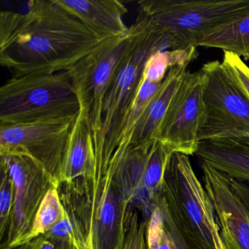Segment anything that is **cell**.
<instances>
[{
    "label": "cell",
    "instance_id": "25",
    "mask_svg": "<svg viewBox=\"0 0 249 249\" xmlns=\"http://www.w3.org/2000/svg\"><path fill=\"white\" fill-rule=\"evenodd\" d=\"M230 181L233 191L243 202L249 215V183L239 181L231 178H230Z\"/></svg>",
    "mask_w": 249,
    "mask_h": 249
},
{
    "label": "cell",
    "instance_id": "21",
    "mask_svg": "<svg viewBox=\"0 0 249 249\" xmlns=\"http://www.w3.org/2000/svg\"><path fill=\"white\" fill-rule=\"evenodd\" d=\"M139 211L131 205L126 215V230L122 249H147V221L141 219Z\"/></svg>",
    "mask_w": 249,
    "mask_h": 249
},
{
    "label": "cell",
    "instance_id": "23",
    "mask_svg": "<svg viewBox=\"0 0 249 249\" xmlns=\"http://www.w3.org/2000/svg\"><path fill=\"white\" fill-rule=\"evenodd\" d=\"M158 209L160 210V213H161V216H162L163 220L165 223L166 227L168 229L169 231H170L172 237L174 239L175 242L177 245L178 249H197L182 234L181 231L178 228L177 226L174 224V222L172 221L169 215L161 208L158 207Z\"/></svg>",
    "mask_w": 249,
    "mask_h": 249
},
{
    "label": "cell",
    "instance_id": "5",
    "mask_svg": "<svg viewBox=\"0 0 249 249\" xmlns=\"http://www.w3.org/2000/svg\"><path fill=\"white\" fill-rule=\"evenodd\" d=\"M138 5L154 26L194 47L208 33L249 14V0H143Z\"/></svg>",
    "mask_w": 249,
    "mask_h": 249
},
{
    "label": "cell",
    "instance_id": "8",
    "mask_svg": "<svg viewBox=\"0 0 249 249\" xmlns=\"http://www.w3.org/2000/svg\"><path fill=\"white\" fill-rule=\"evenodd\" d=\"M205 78V116L199 141L225 138L249 126V100L222 62L211 61L201 68Z\"/></svg>",
    "mask_w": 249,
    "mask_h": 249
},
{
    "label": "cell",
    "instance_id": "4",
    "mask_svg": "<svg viewBox=\"0 0 249 249\" xmlns=\"http://www.w3.org/2000/svg\"><path fill=\"white\" fill-rule=\"evenodd\" d=\"M157 206L196 249H215L213 235L217 224L215 211L189 156L180 153L172 156Z\"/></svg>",
    "mask_w": 249,
    "mask_h": 249
},
{
    "label": "cell",
    "instance_id": "18",
    "mask_svg": "<svg viewBox=\"0 0 249 249\" xmlns=\"http://www.w3.org/2000/svg\"><path fill=\"white\" fill-rule=\"evenodd\" d=\"M58 188L59 186H54L48 192L39 207L31 230L21 240L20 245L42 237L68 216V212L62 203Z\"/></svg>",
    "mask_w": 249,
    "mask_h": 249
},
{
    "label": "cell",
    "instance_id": "22",
    "mask_svg": "<svg viewBox=\"0 0 249 249\" xmlns=\"http://www.w3.org/2000/svg\"><path fill=\"white\" fill-rule=\"evenodd\" d=\"M222 62L242 92L249 100V67L241 58L230 52H224Z\"/></svg>",
    "mask_w": 249,
    "mask_h": 249
},
{
    "label": "cell",
    "instance_id": "26",
    "mask_svg": "<svg viewBox=\"0 0 249 249\" xmlns=\"http://www.w3.org/2000/svg\"><path fill=\"white\" fill-rule=\"evenodd\" d=\"M222 139L232 140L246 146L249 147V126H246L240 130L234 131Z\"/></svg>",
    "mask_w": 249,
    "mask_h": 249
},
{
    "label": "cell",
    "instance_id": "13",
    "mask_svg": "<svg viewBox=\"0 0 249 249\" xmlns=\"http://www.w3.org/2000/svg\"><path fill=\"white\" fill-rule=\"evenodd\" d=\"M62 8L78 18L103 40L127 34L124 17L127 9L117 0H56Z\"/></svg>",
    "mask_w": 249,
    "mask_h": 249
},
{
    "label": "cell",
    "instance_id": "16",
    "mask_svg": "<svg viewBox=\"0 0 249 249\" xmlns=\"http://www.w3.org/2000/svg\"><path fill=\"white\" fill-rule=\"evenodd\" d=\"M212 48L249 59V14L234 20L198 40L196 47Z\"/></svg>",
    "mask_w": 249,
    "mask_h": 249
},
{
    "label": "cell",
    "instance_id": "20",
    "mask_svg": "<svg viewBox=\"0 0 249 249\" xmlns=\"http://www.w3.org/2000/svg\"><path fill=\"white\" fill-rule=\"evenodd\" d=\"M147 249H178L158 208L147 221Z\"/></svg>",
    "mask_w": 249,
    "mask_h": 249
},
{
    "label": "cell",
    "instance_id": "27",
    "mask_svg": "<svg viewBox=\"0 0 249 249\" xmlns=\"http://www.w3.org/2000/svg\"><path fill=\"white\" fill-rule=\"evenodd\" d=\"M43 237H40L25 244L20 245L17 247L11 249H40L43 244Z\"/></svg>",
    "mask_w": 249,
    "mask_h": 249
},
{
    "label": "cell",
    "instance_id": "2",
    "mask_svg": "<svg viewBox=\"0 0 249 249\" xmlns=\"http://www.w3.org/2000/svg\"><path fill=\"white\" fill-rule=\"evenodd\" d=\"M131 27L133 35L130 45L105 100L102 145L103 157L106 159L117 147L124 120L148 58L161 51L191 47L174 34L154 26L141 11Z\"/></svg>",
    "mask_w": 249,
    "mask_h": 249
},
{
    "label": "cell",
    "instance_id": "15",
    "mask_svg": "<svg viewBox=\"0 0 249 249\" xmlns=\"http://www.w3.org/2000/svg\"><path fill=\"white\" fill-rule=\"evenodd\" d=\"M195 155L231 178L249 183V147L230 139L201 141Z\"/></svg>",
    "mask_w": 249,
    "mask_h": 249
},
{
    "label": "cell",
    "instance_id": "1",
    "mask_svg": "<svg viewBox=\"0 0 249 249\" xmlns=\"http://www.w3.org/2000/svg\"><path fill=\"white\" fill-rule=\"evenodd\" d=\"M105 40L56 0L0 13V64L14 76L70 71Z\"/></svg>",
    "mask_w": 249,
    "mask_h": 249
},
{
    "label": "cell",
    "instance_id": "6",
    "mask_svg": "<svg viewBox=\"0 0 249 249\" xmlns=\"http://www.w3.org/2000/svg\"><path fill=\"white\" fill-rule=\"evenodd\" d=\"M77 116L0 124V155L33 159L59 183L68 138Z\"/></svg>",
    "mask_w": 249,
    "mask_h": 249
},
{
    "label": "cell",
    "instance_id": "11",
    "mask_svg": "<svg viewBox=\"0 0 249 249\" xmlns=\"http://www.w3.org/2000/svg\"><path fill=\"white\" fill-rule=\"evenodd\" d=\"M204 186L215 211L226 249H249V215L230 184V178L202 164Z\"/></svg>",
    "mask_w": 249,
    "mask_h": 249
},
{
    "label": "cell",
    "instance_id": "19",
    "mask_svg": "<svg viewBox=\"0 0 249 249\" xmlns=\"http://www.w3.org/2000/svg\"><path fill=\"white\" fill-rule=\"evenodd\" d=\"M15 197L14 179L5 162L1 161L0 184V240H5L9 230Z\"/></svg>",
    "mask_w": 249,
    "mask_h": 249
},
{
    "label": "cell",
    "instance_id": "28",
    "mask_svg": "<svg viewBox=\"0 0 249 249\" xmlns=\"http://www.w3.org/2000/svg\"><path fill=\"white\" fill-rule=\"evenodd\" d=\"M213 235L215 249H226L224 243H223L222 240H221V236H220L219 227H218V224L214 227Z\"/></svg>",
    "mask_w": 249,
    "mask_h": 249
},
{
    "label": "cell",
    "instance_id": "12",
    "mask_svg": "<svg viewBox=\"0 0 249 249\" xmlns=\"http://www.w3.org/2000/svg\"><path fill=\"white\" fill-rule=\"evenodd\" d=\"M74 87L79 98L80 110L68 138L59 184L70 183L82 177L96 158L88 99L78 85L74 84Z\"/></svg>",
    "mask_w": 249,
    "mask_h": 249
},
{
    "label": "cell",
    "instance_id": "7",
    "mask_svg": "<svg viewBox=\"0 0 249 249\" xmlns=\"http://www.w3.org/2000/svg\"><path fill=\"white\" fill-rule=\"evenodd\" d=\"M132 35L130 26L127 34L105 40L92 53L68 71L73 82L79 86L88 99L97 158L103 154L102 128L105 100L129 49Z\"/></svg>",
    "mask_w": 249,
    "mask_h": 249
},
{
    "label": "cell",
    "instance_id": "24",
    "mask_svg": "<svg viewBox=\"0 0 249 249\" xmlns=\"http://www.w3.org/2000/svg\"><path fill=\"white\" fill-rule=\"evenodd\" d=\"M40 249H76L72 242V236L69 238L44 237Z\"/></svg>",
    "mask_w": 249,
    "mask_h": 249
},
{
    "label": "cell",
    "instance_id": "3",
    "mask_svg": "<svg viewBox=\"0 0 249 249\" xmlns=\"http://www.w3.org/2000/svg\"><path fill=\"white\" fill-rule=\"evenodd\" d=\"M79 110L69 71L13 76L0 89V124L75 116Z\"/></svg>",
    "mask_w": 249,
    "mask_h": 249
},
{
    "label": "cell",
    "instance_id": "14",
    "mask_svg": "<svg viewBox=\"0 0 249 249\" xmlns=\"http://www.w3.org/2000/svg\"><path fill=\"white\" fill-rule=\"evenodd\" d=\"M188 67L189 65H178L169 71L158 92L137 122L131 134L127 148L155 141L160 124L188 71Z\"/></svg>",
    "mask_w": 249,
    "mask_h": 249
},
{
    "label": "cell",
    "instance_id": "9",
    "mask_svg": "<svg viewBox=\"0 0 249 249\" xmlns=\"http://www.w3.org/2000/svg\"><path fill=\"white\" fill-rule=\"evenodd\" d=\"M205 78L199 70L188 71L160 124L156 140L175 153L195 155L205 116L203 100Z\"/></svg>",
    "mask_w": 249,
    "mask_h": 249
},
{
    "label": "cell",
    "instance_id": "17",
    "mask_svg": "<svg viewBox=\"0 0 249 249\" xmlns=\"http://www.w3.org/2000/svg\"><path fill=\"white\" fill-rule=\"evenodd\" d=\"M163 83V82H162ZM162 83L154 82L142 75L141 83L122 124L117 147L113 154L120 157L126 151L131 134L150 102L158 92Z\"/></svg>",
    "mask_w": 249,
    "mask_h": 249
},
{
    "label": "cell",
    "instance_id": "10",
    "mask_svg": "<svg viewBox=\"0 0 249 249\" xmlns=\"http://www.w3.org/2000/svg\"><path fill=\"white\" fill-rule=\"evenodd\" d=\"M14 179L15 197L9 230L1 249L20 245L31 230L39 207L48 192L59 183L37 161L23 155H0Z\"/></svg>",
    "mask_w": 249,
    "mask_h": 249
}]
</instances>
